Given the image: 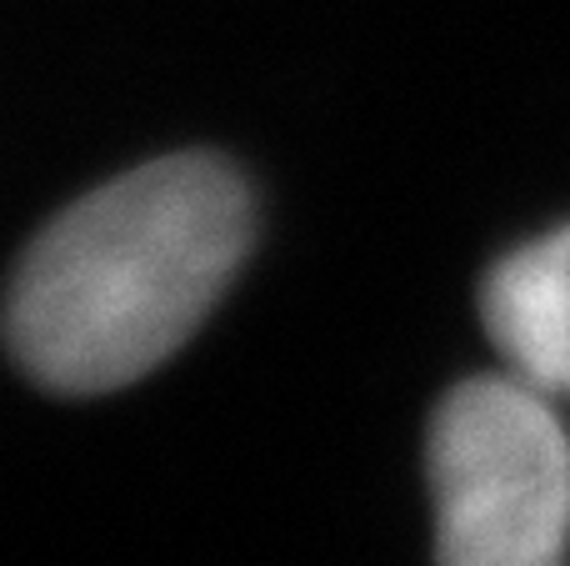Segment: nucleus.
<instances>
[{
  "instance_id": "1",
  "label": "nucleus",
  "mask_w": 570,
  "mask_h": 566,
  "mask_svg": "<svg viewBox=\"0 0 570 566\" xmlns=\"http://www.w3.org/2000/svg\"><path fill=\"white\" fill-rule=\"evenodd\" d=\"M246 251L250 196L226 160L200 150L150 160L26 246L10 276V351L50 391H116L206 321Z\"/></svg>"
},
{
  "instance_id": "2",
  "label": "nucleus",
  "mask_w": 570,
  "mask_h": 566,
  "mask_svg": "<svg viewBox=\"0 0 570 566\" xmlns=\"http://www.w3.org/2000/svg\"><path fill=\"white\" fill-rule=\"evenodd\" d=\"M435 566H566L570 437L531 381L455 387L431 421Z\"/></svg>"
},
{
  "instance_id": "3",
  "label": "nucleus",
  "mask_w": 570,
  "mask_h": 566,
  "mask_svg": "<svg viewBox=\"0 0 570 566\" xmlns=\"http://www.w3.org/2000/svg\"><path fill=\"white\" fill-rule=\"evenodd\" d=\"M481 316L515 377L570 397V226L511 251L485 276Z\"/></svg>"
}]
</instances>
